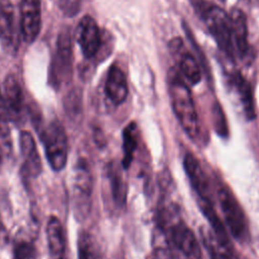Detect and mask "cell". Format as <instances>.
I'll use <instances>...</instances> for the list:
<instances>
[{
	"label": "cell",
	"instance_id": "cell-1",
	"mask_svg": "<svg viewBox=\"0 0 259 259\" xmlns=\"http://www.w3.org/2000/svg\"><path fill=\"white\" fill-rule=\"evenodd\" d=\"M172 214V210H164L160 221L168 258L202 259L199 244L192 231Z\"/></svg>",
	"mask_w": 259,
	"mask_h": 259
},
{
	"label": "cell",
	"instance_id": "cell-2",
	"mask_svg": "<svg viewBox=\"0 0 259 259\" xmlns=\"http://www.w3.org/2000/svg\"><path fill=\"white\" fill-rule=\"evenodd\" d=\"M195 13L205 23L219 49L231 60L236 61L231 16L219 5L208 0H189Z\"/></svg>",
	"mask_w": 259,
	"mask_h": 259
},
{
	"label": "cell",
	"instance_id": "cell-3",
	"mask_svg": "<svg viewBox=\"0 0 259 259\" xmlns=\"http://www.w3.org/2000/svg\"><path fill=\"white\" fill-rule=\"evenodd\" d=\"M168 85L173 111L180 125L189 138L195 139L199 133V125L194 101L183 77L175 68L169 71Z\"/></svg>",
	"mask_w": 259,
	"mask_h": 259
},
{
	"label": "cell",
	"instance_id": "cell-4",
	"mask_svg": "<svg viewBox=\"0 0 259 259\" xmlns=\"http://www.w3.org/2000/svg\"><path fill=\"white\" fill-rule=\"evenodd\" d=\"M218 198L230 233L237 240H244L248 234V225L239 201L226 185L218 188Z\"/></svg>",
	"mask_w": 259,
	"mask_h": 259
},
{
	"label": "cell",
	"instance_id": "cell-5",
	"mask_svg": "<svg viewBox=\"0 0 259 259\" xmlns=\"http://www.w3.org/2000/svg\"><path fill=\"white\" fill-rule=\"evenodd\" d=\"M42 141L49 164L55 171L62 170L68 156V141L62 124L52 121L42 132Z\"/></svg>",
	"mask_w": 259,
	"mask_h": 259
},
{
	"label": "cell",
	"instance_id": "cell-6",
	"mask_svg": "<svg viewBox=\"0 0 259 259\" xmlns=\"http://www.w3.org/2000/svg\"><path fill=\"white\" fill-rule=\"evenodd\" d=\"M72 39L70 29H63L58 37L57 52L50 71V80L54 86H60L70 79L72 74Z\"/></svg>",
	"mask_w": 259,
	"mask_h": 259
},
{
	"label": "cell",
	"instance_id": "cell-7",
	"mask_svg": "<svg viewBox=\"0 0 259 259\" xmlns=\"http://www.w3.org/2000/svg\"><path fill=\"white\" fill-rule=\"evenodd\" d=\"M169 51L173 56L178 72L189 84L196 85L201 80V69L194 56L184 47L180 37L172 38L169 42Z\"/></svg>",
	"mask_w": 259,
	"mask_h": 259
},
{
	"label": "cell",
	"instance_id": "cell-8",
	"mask_svg": "<svg viewBox=\"0 0 259 259\" xmlns=\"http://www.w3.org/2000/svg\"><path fill=\"white\" fill-rule=\"evenodd\" d=\"M76 38L84 57L92 59L98 55L103 38L96 21L90 15H85L79 21Z\"/></svg>",
	"mask_w": 259,
	"mask_h": 259
},
{
	"label": "cell",
	"instance_id": "cell-9",
	"mask_svg": "<svg viewBox=\"0 0 259 259\" xmlns=\"http://www.w3.org/2000/svg\"><path fill=\"white\" fill-rule=\"evenodd\" d=\"M40 0H21L20 30L24 41L31 44L40 30Z\"/></svg>",
	"mask_w": 259,
	"mask_h": 259
},
{
	"label": "cell",
	"instance_id": "cell-10",
	"mask_svg": "<svg viewBox=\"0 0 259 259\" xmlns=\"http://www.w3.org/2000/svg\"><path fill=\"white\" fill-rule=\"evenodd\" d=\"M183 165L186 175L199 199L203 202L212 203L210 184L197 158L193 154L187 153L184 157Z\"/></svg>",
	"mask_w": 259,
	"mask_h": 259
},
{
	"label": "cell",
	"instance_id": "cell-11",
	"mask_svg": "<svg viewBox=\"0 0 259 259\" xmlns=\"http://www.w3.org/2000/svg\"><path fill=\"white\" fill-rule=\"evenodd\" d=\"M0 41L7 52L12 54L17 51L18 33L13 6L9 0H0Z\"/></svg>",
	"mask_w": 259,
	"mask_h": 259
},
{
	"label": "cell",
	"instance_id": "cell-12",
	"mask_svg": "<svg viewBox=\"0 0 259 259\" xmlns=\"http://www.w3.org/2000/svg\"><path fill=\"white\" fill-rule=\"evenodd\" d=\"M74 189L77 198V206L79 211L86 213V207H89L88 200L92 191V177L89 167L85 160L80 159L75 167V181Z\"/></svg>",
	"mask_w": 259,
	"mask_h": 259
},
{
	"label": "cell",
	"instance_id": "cell-13",
	"mask_svg": "<svg viewBox=\"0 0 259 259\" xmlns=\"http://www.w3.org/2000/svg\"><path fill=\"white\" fill-rule=\"evenodd\" d=\"M3 98L8 117L19 118L23 111V95L18 80L13 74L5 78Z\"/></svg>",
	"mask_w": 259,
	"mask_h": 259
},
{
	"label": "cell",
	"instance_id": "cell-14",
	"mask_svg": "<svg viewBox=\"0 0 259 259\" xmlns=\"http://www.w3.org/2000/svg\"><path fill=\"white\" fill-rule=\"evenodd\" d=\"M229 82L239 96L246 117L248 119H254L256 116L255 100L250 82L239 71H235L229 76Z\"/></svg>",
	"mask_w": 259,
	"mask_h": 259
},
{
	"label": "cell",
	"instance_id": "cell-15",
	"mask_svg": "<svg viewBox=\"0 0 259 259\" xmlns=\"http://www.w3.org/2000/svg\"><path fill=\"white\" fill-rule=\"evenodd\" d=\"M230 16L233 25V35L237 52V58L243 59L250 51L248 42L247 18L245 13L238 8L232 9Z\"/></svg>",
	"mask_w": 259,
	"mask_h": 259
},
{
	"label": "cell",
	"instance_id": "cell-16",
	"mask_svg": "<svg viewBox=\"0 0 259 259\" xmlns=\"http://www.w3.org/2000/svg\"><path fill=\"white\" fill-rule=\"evenodd\" d=\"M105 93L110 101L116 105L122 103L127 96L125 76L116 65H112L108 70L105 82Z\"/></svg>",
	"mask_w": 259,
	"mask_h": 259
},
{
	"label": "cell",
	"instance_id": "cell-17",
	"mask_svg": "<svg viewBox=\"0 0 259 259\" xmlns=\"http://www.w3.org/2000/svg\"><path fill=\"white\" fill-rule=\"evenodd\" d=\"M19 144L24 167L27 173L31 176H37L41 170V162L33 137L30 133L23 131L20 134Z\"/></svg>",
	"mask_w": 259,
	"mask_h": 259
},
{
	"label": "cell",
	"instance_id": "cell-18",
	"mask_svg": "<svg viewBox=\"0 0 259 259\" xmlns=\"http://www.w3.org/2000/svg\"><path fill=\"white\" fill-rule=\"evenodd\" d=\"M47 238L52 255L62 256L65 249V236L63 226L56 217H51L47 225Z\"/></svg>",
	"mask_w": 259,
	"mask_h": 259
},
{
	"label": "cell",
	"instance_id": "cell-19",
	"mask_svg": "<svg viewBox=\"0 0 259 259\" xmlns=\"http://www.w3.org/2000/svg\"><path fill=\"white\" fill-rule=\"evenodd\" d=\"M122 140H123L122 166L124 169H127L133 161L134 153L138 146V128L135 122H131L125 126L122 134Z\"/></svg>",
	"mask_w": 259,
	"mask_h": 259
},
{
	"label": "cell",
	"instance_id": "cell-20",
	"mask_svg": "<svg viewBox=\"0 0 259 259\" xmlns=\"http://www.w3.org/2000/svg\"><path fill=\"white\" fill-rule=\"evenodd\" d=\"M203 243L210 259H239L231 245H222L217 241L212 233L203 236Z\"/></svg>",
	"mask_w": 259,
	"mask_h": 259
},
{
	"label": "cell",
	"instance_id": "cell-21",
	"mask_svg": "<svg viewBox=\"0 0 259 259\" xmlns=\"http://www.w3.org/2000/svg\"><path fill=\"white\" fill-rule=\"evenodd\" d=\"M78 254L79 259H100L99 249L92 236L87 232H82L79 235Z\"/></svg>",
	"mask_w": 259,
	"mask_h": 259
},
{
	"label": "cell",
	"instance_id": "cell-22",
	"mask_svg": "<svg viewBox=\"0 0 259 259\" xmlns=\"http://www.w3.org/2000/svg\"><path fill=\"white\" fill-rule=\"evenodd\" d=\"M108 177L110 181V187H111V193L113 197V201L116 205L119 207L123 206L125 203V185L122 180V177L118 170L111 167L108 172Z\"/></svg>",
	"mask_w": 259,
	"mask_h": 259
},
{
	"label": "cell",
	"instance_id": "cell-23",
	"mask_svg": "<svg viewBox=\"0 0 259 259\" xmlns=\"http://www.w3.org/2000/svg\"><path fill=\"white\" fill-rule=\"evenodd\" d=\"M35 247L27 241L18 242L13 249V259H35Z\"/></svg>",
	"mask_w": 259,
	"mask_h": 259
},
{
	"label": "cell",
	"instance_id": "cell-24",
	"mask_svg": "<svg viewBox=\"0 0 259 259\" xmlns=\"http://www.w3.org/2000/svg\"><path fill=\"white\" fill-rule=\"evenodd\" d=\"M212 116H213V122H214V127L217 133L222 137H226L228 135L227 122H226V118L222 110V107L219 103H215L213 106Z\"/></svg>",
	"mask_w": 259,
	"mask_h": 259
},
{
	"label": "cell",
	"instance_id": "cell-25",
	"mask_svg": "<svg viewBox=\"0 0 259 259\" xmlns=\"http://www.w3.org/2000/svg\"><path fill=\"white\" fill-rule=\"evenodd\" d=\"M61 3H62L61 7L63 11L67 15L72 16L79 11L81 0H62Z\"/></svg>",
	"mask_w": 259,
	"mask_h": 259
},
{
	"label": "cell",
	"instance_id": "cell-26",
	"mask_svg": "<svg viewBox=\"0 0 259 259\" xmlns=\"http://www.w3.org/2000/svg\"><path fill=\"white\" fill-rule=\"evenodd\" d=\"M5 138L6 133L4 132V126H0V167L4 158L5 153Z\"/></svg>",
	"mask_w": 259,
	"mask_h": 259
},
{
	"label": "cell",
	"instance_id": "cell-27",
	"mask_svg": "<svg viewBox=\"0 0 259 259\" xmlns=\"http://www.w3.org/2000/svg\"><path fill=\"white\" fill-rule=\"evenodd\" d=\"M4 233H5V229H4V226L1 222V219H0V238L4 236Z\"/></svg>",
	"mask_w": 259,
	"mask_h": 259
},
{
	"label": "cell",
	"instance_id": "cell-28",
	"mask_svg": "<svg viewBox=\"0 0 259 259\" xmlns=\"http://www.w3.org/2000/svg\"><path fill=\"white\" fill-rule=\"evenodd\" d=\"M60 259H66V258H64V257H62V258H60Z\"/></svg>",
	"mask_w": 259,
	"mask_h": 259
}]
</instances>
